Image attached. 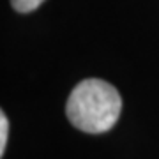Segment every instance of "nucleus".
<instances>
[{
  "mask_svg": "<svg viewBox=\"0 0 159 159\" xmlns=\"http://www.w3.org/2000/svg\"><path fill=\"white\" fill-rule=\"evenodd\" d=\"M122 99L113 85L99 78L80 81L66 104L69 122L90 134L106 133L120 117Z\"/></svg>",
  "mask_w": 159,
  "mask_h": 159,
  "instance_id": "nucleus-1",
  "label": "nucleus"
},
{
  "mask_svg": "<svg viewBox=\"0 0 159 159\" xmlns=\"http://www.w3.org/2000/svg\"><path fill=\"white\" fill-rule=\"evenodd\" d=\"M44 0H11L12 7L16 9L18 12H30L35 11L37 7L43 4Z\"/></svg>",
  "mask_w": 159,
  "mask_h": 159,
  "instance_id": "nucleus-2",
  "label": "nucleus"
},
{
  "mask_svg": "<svg viewBox=\"0 0 159 159\" xmlns=\"http://www.w3.org/2000/svg\"><path fill=\"white\" fill-rule=\"evenodd\" d=\"M7 134H9V120L6 113H0V156H4V150H6Z\"/></svg>",
  "mask_w": 159,
  "mask_h": 159,
  "instance_id": "nucleus-3",
  "label": "nucleus"
}]
</instances>
